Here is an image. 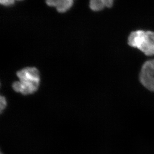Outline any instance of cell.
<instances>
[{
  "label": "cell",
  "instance_id": "6da1fadb",
  "mask_svg": "<svg viewBox=\"0 0 154 154\" xmlns=\"http://www.w3.org/2000/svg\"><path fill=\"white\" fill-rule=\"evenodd\" d=\"M17 76L20 82H15L13 87L15 91L23 94L34 93L38 89L39 85V73L35 68H26L18 71Z\"/></svg>",
  "mask_w": 154,
  "mask_h": 154
},
{
  "label": "cell",
  "instance_id": "7a4b0ae2",
  "mask_svg": "<svg viewBox=\"0 0 154 154\" xmlns=\"http://www.w3.org/2000/svg\"><path fill=\"white\" fill-rule=\"evenodd\" d=\"M128 44L144 52L146 55L154 54V32L150 31H136L131 32Z\"/></svg>",
  "mask_w": 154,
  "mask_h": 154
},
{
  "label": "cell",
  "instance_id": "3957f363",
  "mask_svg": "<svg viewBox=\"0 0 154 154\" xmlns=\"http://www.w3.org/2000/svg\"><path fill=\"white\" fill-rule=\"evenodd\" d=\"M141 83L151 91H154V60L144 63L140 74Z\"/></svg>",
  "mask_w": 154,
  "mask_h": 154
},
{
  "label": "cell",
  "instance_id": "277c9868",
  "mask_svg": "<svg viewBox=\"0 0 154 154\" xmlns=\"http://www.w3.org/2000/svg\"><path fill=\"white\" fill-rule=\"evenodd\" d=\"M47 4L49 6H56L59 12H64L67 10L72 5V0H48L47 1Z\"/></svg>",
  "mask_w": 154,
  "mask_h": 154
},
{
  "label": "cell",
  "instance_id": "5b68a950",
  "mask_svg": "<svg viewBox=\"0 0 154 154\" xmlns=\"http://www.w3.org/2000/svg\"><path fill=\"white\" fill-rule=\"evenodd\" d=\"M105 5L104 0H92L90 1V8L93 11H100L104 8Z\"/></svg>",
  "mask_w": 154,
  "mask_h": 154
},
{
  "label": "cell",
  "instance_id": "8992f818",
  "mask_svg": "<svg viewBox=\"0 0 154 154\" xmlns=\"http://www.w3.org/2000/svg\"><path fill=\"white\" fill-rule=\"evenodd\" d=\"M0 102H1V106H0V108H1V112H2V110L3 109H4L6 107V100L5 99V98L3 96H1L0 97Z\"/></svg>",
  "mask_w": 154,
  "mask_h": 154
},
{
  "label": "cell",
  "instance_id": "52a82bcc",
  "mask_svg": "<svg viewBox=\"0 0 154 154\" xmlns=\"http://www.w3.org/2000/svg\"><path fill=\"white\" fill-rule=\"evenodd\" d=\"M0 3L4 5H9L12 4L14 3V1L13 0H4V1H1Z\"/></svg>",
  "mask_w": 154,
  "mask_h": 154
},
{
  "label": "cell",
  "instance_id": "ba28073f",
  "mask_svg": "<svg viewBox=\"0 0 154 154\" xmlns=\"http://www.w3.org/2000/svg\"><path fill=\"white\" fill-rule=\"evenodd\" d=\"M105 6L107 7H111L113 5V1L112 0H104Z\"/></svg>",
  "mask_w": 154,
  "mask_h": 154
}]
</instances>
